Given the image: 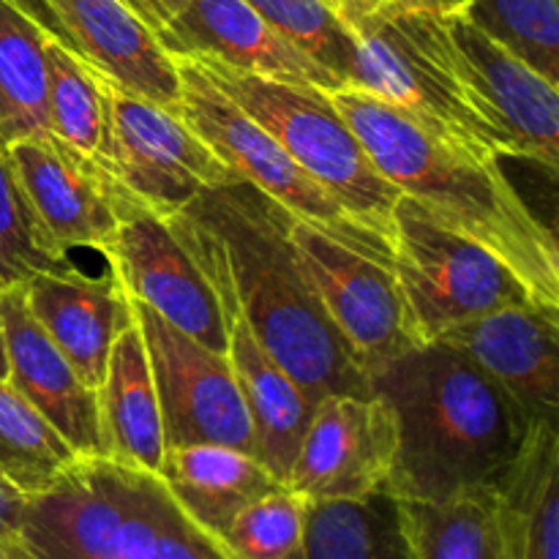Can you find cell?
Segmentation results:
<instances>
[{
    "mask_svg": "<svg viewBox=\"0 0 559 559\" xmlns=\"http://www.w3.org/2000/svg\"><path fill=\"white\" fill-rule=\"evenodd\" d=\"M169 58H207L293 85L338 91L342 82L267 25L246 0H189L183 11L156 33Z\"/></svg>",
    "mask_w": 559,
    "mask_h": 559,
    "instance_id": "cell-17",
    "label": "cell"
},
{
    "mask_svg": "<svg viewBox=\"0 0 559 559\" xmlns=\"http://www.w3.org/2000/svg\"><path fill=\"white\" fill-rule=\"evenodd\" d=\"M162 409L164 445H229L254 456V429L227 353L205 347L131 300Z\"/></svg>",
    "mask_w": 559,
    "mask_h": 559,
    "instance_id": "cell-9",
    "label": "cell"
},
{
    "mask_svg": "<svg viewBox=\"0 0 559 559\" xmlns=\"http://www.w3.org/2000/svg\"><path fill=\"white\" fill-rule=\"evenodd\" d=\"M331 98L382 178L437 222L506 262L535 304L559 309L555 229L524 202L497 158L440 140L407 112L358 87H338Z\"/></svg>",
    "mask_w": 559,
    "mask_h": 559,
    "instance_id": "cell-3",
    "label": "cell"
},
{
    "mask_svg": "<svg viewBox=\"0 0 559 559\" xmlns=\"http://www.w3.org/2000/svg\"><path fill=\"white\" fill-rule=\"evenodd\" d=\"M448 344L489 374L530 420L557 424L559 309L513 304L448 328Z\"/></svg>",
    "mask_w": 559,
    "mask_h": 559,
    "instance_id": "cell-14",
    "label": "cell"
},
{
    "mask_svg": "<svg viewBox=\"0 0 559 559\" xmlns=\"http://www.w3.org/2000/svg\"><path fill=\"white\" fill-rule=\"evenodd\" d=\"M0 289H3V284H0Z\"/></svg>",
    "mask_w": 559,
    "mask_h": 559,
    "instance_id": "cell-41",
    "label": "cell"
},
{
    "mask_svg": "<svg viewBox=\"0 0 559 559\" xmlns=\"http://www.w3.org/2000/svg\"><path fill=\"white\" fill-rule=\"evenodd\" d=\"M123 3L156 36L162 27H167L189 5V0H123Z\"/></svg>",
    "mask_w": 559,
    "mask_h": 559,
    "instance_id": "cell-35",
    "label": "cell"
},
{
    "mask_svg": "<svg viewBox=\"0 0 559 559\" xmlns=\"http://www.w3.org/2000/svg\"><path fill=\"white\" fill-rule=\"evenodd\" d=\"M306 511L309 500L282 486L243 508L222 540L238 559H304Z\"/></svg>",
    "mask_w": 559,
    "mask_h": 559,
    "instance_id": "cell-33",
    "label": "cell"
},
{
    "mask_svg": "<svg viewBox=\"0 0 559 559\" xmlns=\"http://www.w3.org/2000/svg\"><path fill=\"white\" fill-rule=\"evenodd\" d=\"M224 311H238L267 355L304 388L325 396H371L369 374L317 304L295 260L293 222L246 180L216 186L164 218Z\"/></svg>",
    "mask_w": 559,
    "mask_h": 559,
    "instance_id": "cell-1",
    "label": "cell"
},
{
    "mask_svg": "<svg viewBox=\"0 0 559 559\" xmlns=\"http://www.w3.org/2000/svg\"><path fill=\"white\" fill-rule=\"evenodd\" d=\"M491 41L559 82V0H473L464 11Z\"/></svg>",
    "mask_w": 559,
    "mask_h": 559,
    "instance_id": "cell-31",
    "label": "cell"
},
{
    "mask_svg": "<svg viewBox=\"0 0 559 559\" xmlns=\"http://www.w3.org/2000/svg\"><path fill=\"white\" fill-rule=\"evenodd\" d=\"M304 559H415L399 500L377 491L364 500L309 502Z\"/></svg>",
    "mask_w": 559,
    "mask_h": 559,
    "instance_id": "cell-26",
    "label": "cell"
},
{
    "mask_svg": "<svg viewBox=\"0 0 559 559\" xmlns=\"http://www.w3.org/2000/svg\"><path fill=\"white\" fill-rule=\"evenodd\" d=\"M5 380L49 420L80 459H109L98 393L76 377L44 328L33 320L20 284L0 289Z\"/></svg>",
    "mask_w": 559,
    "mask_h": 559,
    "instance_id": "cell-15",
    "label": "cell"
},
{
    "mask_svg": "<svg viewBox=\"0 0 559 559\" xmlns=\"http://www.w3.org/2000/svg\"><path fill=\"white\" fill-rule=\"evenodd\" d=\"M104 85L112 109L120 186L142 211L167 218L202 191L238 180L178 115L107 76Z\"/></svg>",
    "mask_w": 559,
    "mask_h": 559,
    "instance_id": "cell-11",
    "label": "cell"
},
{
    "mask_svg": "<svg viewBox=\"0 0 559 559\" xmlns=\"http://www.w3.org/2000/svg\"><path fill=\"white\" fill-rule=\"evenodd\" d=\"M262 20L314 63L331 71L342 87L349 85L355 36L331 0H246Z\"/></svg>",
    "mask_w": 559,
    "mask_h": 559,
    "instance_id": "cell-32",
    "label": "cell"
},
{
    "mask_svg": "<svg viewBox=\"0 0 559 559\" xmlns=\"http://www.w3.org/2000/svg\"><path fill=\"white\" fill-rule=\"evenodd\" d=\"M369 382L396 418V459L385 484L396 500L445 502L491 491L535 424L489 374L442 342L388 360Z\"/></svg>",
    "mask_w": 559,
    "mask_h": 559,
    "instance_id": "cell-2",
    "label": "cell"
},
{
    "mask_svg": "<svg viewBox=\"0 0 559 559\" xmlns=\"http://www.w3.org/2000/svg\"><path fill=\"white\" fill-rule=\"evenodd\" d=\"M47 5L85 63L115 85L178 115L180 76L175 60L123 0H47Z\"/></svg>",
    "mask_w": 559,
    "mask_h": 559,
    "instance_id": "cell-20",
    "label": "cell"
},
{
    "mask_svg": "<svg viewBox=\"0 0 559 559\" xmlns=\"http://www.w3.org/2000/svg\"><path fill=\"white\" fill-rule=\"evenodd\" d=\"M508 559H559V431L535 420L491 489Z\"/></svg>",
    "mask_w": 559,
    "mask_h": 559,
    "instance_id": "cell-24",
    "label": "cell"
},
{
    "mask_svg": "<svg viewBox=\"0 0 559 559\" xmlns=\"http://www.w3.org/2000/svg\"><path fill=\"white\" fill-rule=\"evenodd\" d=\"M102 254L131 300L145 304L194 342L227 353L222 304L162 216L136 213L120 222Z\"/></svg>",
    "mask_w": 559,
    "mask_h": 559,
    "instance_id": "cell-13",
    "label": "cell"
},
{
    "mask_svg": "<svg viewBox=\"0 0 559 559\" xmlns=\"http://www.w3.org/2000/svg\"><path fill=\"white\" fill-rule=\"evenodd\" d=\"M191 60L235 104H240L360 227L391 246L393 207L402 191L382 178L355 131L336 109L331 93L314 85H293L229 69L218 60Z\"/></svg>",
    "mask_w": 559,
    "mask_h": 559,
    "instance_id": "cell-6",
    "label": "cell"
},
{
    "mask_svg": "<svg viewBox=\"0 0 559 559\" xmlns=\"http://www.w3.org/2000/svg\"><path fill=\"white\" fill-rule=\"evenodd\" d=\"M173 60L180 76L178 118L205 140L235 178L276 200L289 216L314 224L349 249L391 265V246L360 227L194 60Z\"/></svg>",
    "mask_w": 559,
    "mask_h": 559,
    "instance_id": "cell-8",
    "label": "cell"
},
{
    "mask_svg": "<svg viewBox=\"0 0 559 559\" xmlns=\"http://www.w3.org/2000/svg\"><path fill=\"white\" fill-rule=\"evenodd\" d=\"M391 271L418 344L486 311L535 304L506 262L404 194L393 207Z\"/></svg>",
    "mask_w": 559,
    "mask_h": 559,
    "instance_id": "cell-7",
    "label": "cell"
},
{
    "mask_svg": "<svg viewBox=\"0 0 559 559\" xmlns=\"http://www.w3.org/2000/svg\"><path fill=\"white\" fill-rule=\"evenodd\" d=\"M473 0H388L385 9L393 11H413V14L431 16H459L467 11Z\"/></svg>",
    "mask_w": 559,
    "mask_h": 559,
    "instance_id": "cell-37",
    "label": "cell"
},
{
    "mask_svg": "<svg viewBox=\"0 0 559 559\" xmlns=\"http://www.w3.org/2000/svg\"><path fill=\"white\" fill-rule=\"evenodd\" d=\"M415 559H508L491 491L445 502L399 500Z\"/></svg>",
    "mask_w": 559,
    "mask_h": 559,
    "instance_id": "cell-28",
    "label": "cell"
},
{
    "mask_svg": "<svg viewBox=\"0 0 559 559\" xmlns=\"http://www.w3.org/2000/svg\"><path fill=\"white\" fill-rule=\"evenodd\" d=\"M462 55L469 85L486 115L511 140L516 158H527L555 175L559 167V93L555 82L491 41L464 14L445 16Z\"/></svg>",
    "mask_w": 559,
    "mask_h": 559,
    "instance_id": "cell-16",
    "label": "cell"
},
{
    "mask_svg": "<svg viewBox=\"0 0 559 559\" xmlns=\"http://www.w3.org/2000/svg\"><path fill=\"white\" fill-rule=\"evenodd\" d=\"M20 287L33 320L52 338L76 377L98 391L115 338L134 322L131 298L118 276L112 271L98 278L85 273H36Z\"/></svg>",
    "mask_w": 559,
    "mask_h": 559,
    "instance_id": "cell-19",
    "label": "cell"
},
{
    "mask_svg": "<svg viewBox=\"0 0 559 559\" xmlns=\"http://www.w3.org/2000/svg\"><path fill=\"white\" fill-rule=\"evenodd\" d=\"M5 156L47 233L66 251L76 246L104 251V246L118 233L120 222L145 213L126 205L107 183L74 162L52 136L14 142L5 147Z\"/></svg>",
    "mask_w": 559,
    "mask_h": 559,
    "instance_id": "cell-18",
    "label": "cell"
},
{
    "mask_svg": "<svg viewBox=\"0 0 559 559\" xmlns=\"http://www.w3.org/2000/svg\"><path fill=\"white\" fill-rule=\"evenodd\" d=\"M355 60L347 87L393 104L440 140L484 158H516L469 85L445 16L382 9L349 22Z\"/></svg>",
    "mask_w": 559,
    "mask_h": 559,
    "instance_id": "cell-5",
    "label": "cell"
},
{
    "mask_svg": "<svg viewBox=\"0 0 559 559\" xmlns=\"http://www.w3.org/2000/svg\"><path fill=\"white\" fill-rule=\"evenodd\" d=\"M396 418L382 396H325L317 402L287 489L309 502L364 500L385 491L396 459Z\"/></svg>",
    "mask_w": 559,
    "mask_h": 559,
    "instance_id": "cell-12",
    "label": "cell"
},
{
    "mask_svg": "<svg viewBox=\"0 0 559 559\" xmlns=\"http://www.w3.org/2000/svg\"><path fill=\"white\" fill-rule=\"evenodd\" d=\"M22 549L27 559H238L156 473L115 459H76L31 497Z\"/></svg>",
    "mask_w": 559,
    "mask_h": 559,
    "instance_id": "cell-4",
    "label": "cell"
},
{
    "mask_svg": "<svg viewBox=\"0 0 559 559\" xmlns=\"http://www.w3.org/2000/svg\"><path fill=\"white\" fill-rule=\"evenodd\" d=\"M36 273L74 276L82 271L47 233L0 147V284H20Z\"/></svg>",
    "mask_w": 559,
    "mask_h": 559,
    "instance_id": "cell-30",
    "label": "cell"
},
{
    "mask_svg": "<svg viewBox=\"0 0 559 559\" xmlns=\"http://www.w3.org/2000/svg\"><path fill=\"white\" fill-rule=\"evenodd\" d=\"M9 3L16 5V9H20L22 14L31 16V20L36 22V25H41L44 31H47L49 36L55 38V41H60V44H63V47H69L71 52H74V47H71L69 33L63 31V25H60V20H58V16H55V11L47 5V0H9Z\"/></svg>",
    "mask_w": 559,
    "mask_h": 559,
    "instance_id": "cell-36",
    "label": "cell"
},
{
    "mask_svg": "<svg viewBox=\"0 0 559 559\" xmlns=\"http://www.w3.org/2000/svg\"><path fill=\"white\" fill-rule=\"evenodd\" d=\"M49 33L0 0V147L49 136L47 41Z\"/></svg>",
    "mask_w": 559,
    "mask_h": 559,
    "instance_id": "cell-27",
    "label": "cell"
},
{
    "mask_svg": "<svg viewBox=\"0 0 559 559\" xmlns=\"http://www.w3.org/2000/svg\"><path fill=\"white\" fill-rule=\"evenodd\" d=\"M27 502H31V497L22 489H16L0 473V549L25 555V549H22V524H25Z\"/></svg>",
    "mask_w": 559,
    "mask_h": 559,
    "instance_id": "cell-34",
    "label": "cell"
},
{
    "mask_svg": "<svg viewBox=\"0 0 559 559\" xmlns=\"http://www.w3.org/2000/svg\"><path fill=\"white\" fill-rule=\"evenodd\" d=\"M333 9H336V14L342 16L344 22L353 20H360V16H369V14H377V11H382L388 5V0H331Z\"/></svg>",
    "mask_w": 559,
    "mask_h": 559,
    "instance_id": "cell-38",
    "label": "cell"
},
{
    "mask_svg": "<svg viewBox=\"0 0 559 559\" xmlns=\"http://www.w3.org/2000/svg\"><path fill=\"white\" fill-rule=\"evenodd\" d=\"M158 478L175 502L216 538L243 508L284 486L257 456L213 442L167 448Z\"/></svg>",
    "mask_w": 559,
    "mask_h": 559,
    "instance_id": "cell-23",
    "label": "cell"
},
{
    "mask_svg": "<svg viewBox=\"0 0 559 559\" xmlns=\"http://www.w3.org/2000/svg\"><path fill=\"white\" fill-rule=\"evenodd\" d=\"M9 377V364H5V349H3V331H0V380Z\"/></svg>",
    "mask_w": 559,
    "mask_h": 559,
    "instance_id": "cell-39",
    "label": "cell"
},
{
    "mask_svg": "<svg viewBox=\"0 0 559 559\" xmlns=\"http://www.w3.org/2000/svg\"><path fill=\"white\" fill-rule=\"evenodd\" d=\"M44 52H47L49 136L74 162H80L87 173H93L102 183H107L126 205L142 211L126 194L118 178L112 109H109L104 76L55 38H49Z\"/></svg>",
    "mask_w": 559,
    "mask_h": 559,
    "instance_id": "cell-22",
    "label": "cell"
},
{
    "mask_svg": "<svg viewBox=\"0 0 559 559\" xmlns=\"http://www.w3.org/2000/svg\"><path fill=\"white\" fill-rule=\"evenodd\" d=\"M224 322L229 336V364L254 429V456L287 486L289 469L317 404L262 349L249 322L238 311H224Z\"/></svg>",
    "mask_w": 559,
    "mask_h": 559,
    "instance_id": "cell-21",
    "label": "cell"
},
{
    "mask_svg": "<svg viewBox=\"0 0 559 559\" xmlns=\"http://www.w3.org/2000/svg\"><path fill=\"white\" fill-rule=\"evenodd\" d=\"M76 459L49 420L9 380H0V473L36 497L52 489Z\"/></svg>",
    "mask_w": 559,
    "mask_h": 559,
    "instance_id": "cell-29",
    "label": "cell"
},
{
    "mask_svg": "<svg viewBox=\"0 0 559 559\" xmlns=\"http://www.w3.org/2000/svg\"><path fill=\"white\" fill-rule=\"evenodd\" d=\"M96 393L109 459L158 475L167 445L156 382L136 322L126 325L115 338L107 374Z\"/></svg>",
    "mask_w": 559,
    "mask_h": 559,
    "instance_id": "cell-25",
    "label": "cell"
},
{
    "mask_svg": "<svg viewBox=\"0 0 559 559\" xmlns=\"http://www.w3.org/2000/svg\"><path fill=\"white\" fill-rule=\"evenodd\" d=\"M293 246L317 304L366 374L420 347L391 265L300 218L293 222Z\"/></svg>",
    "mask_w": 559,
    "mask_h": 559,
    "instance_id": "cell-10",
    "label": "cell"
},
{
    "mask_svg": "<svg viewBox=\"0 0 559 559\" xmlns=\"http://www.w3.org/2000/svg\"><path fill=\"white\" fill-rule=\"evenodd\" d=\"M0 559H27V555H16V551L0 549Z\"/></svg>",
    "mask_w": 559,
    "mask_h": 559,
    "instance_id": "cell-40",
    "label": "cell"
}]
</instances>
